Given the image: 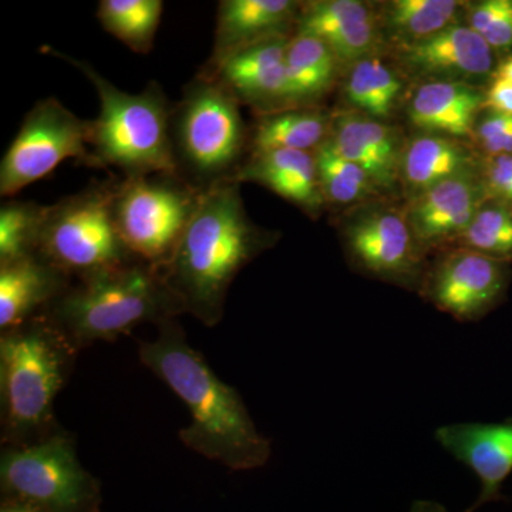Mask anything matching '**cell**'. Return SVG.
Masks as SVG:
<instances>
[{
  "label": "cell",
  "instance_id": "cell-1",
  "mask_svg": "<svg viewBox=\"0 0 512 512\" xmlns=\"http://www.w3.org/2000/svg\"><path fill=\"white\" fill-rule=\"evenodd\" d=\"M158 326L157 339L140 342L141 363L187 406L191 423L178 433L185 446L235 471L264 467L271 441L256 429L244 400L218 379L175 319Z\"/></svg>",
  "mask_w": 512,
  "mask_h": 512
},
{
  "label": "cell",
  "instance_id": "cell-2",
  "mask_svg": "<svg viewBox=\"0 0 512 512\" xmlns=\"http://www.w3.org/2000/svg\"><path fill=\"white\" fill-rule=\"evenodd\" d=\"M239 185L225 183L202 194L173 258L160 271L184 313L208 328L221 322L238 272L266 245L249 221Z\"/></svg>",
  "mask_w": 512,
  "mask_h": 512
},
{
  "label": "cell",
  "instance_id": "cell-3",
  "mask_svg": "<svg viewBox=\"0 0 512 512\" xmlns=\"http://www.w3.org/2000/svg\"><path fill=\"white\" fill-rule=\"evenodd\" d=\"M42 52L76 67L99 96V116L90 120L86 167L114 170V175L124 180L175 174L170 138L173 103L160 84L150 82L141 93L123 92L89 62L52 47H45Z\"/></svg>",
  "mask_w": 512,
  "mask_h": 512
},
{
  "label": "cell",
  "instance_id": "cell-4",
  "mask_svg": "<svg viewBox=\"0 0 512 512\" xmlns=\"http://www.w3.org/2000/svg\"><path fill=\"white\" fill-rule=\"evenodd\" d=\"M183 313L163 274L146 262L133 261L77 279L43 315L79 349L128 335L141 323L160 325Z\"/></svg>",
  "mask_w": 512,
  "mask_h": 512
},
{
  "label": "cell",
  "instance_id": "cell-5",
  "mask_svg": "<svg viewBox=\"0 0 512 512\" xmlns=\"http://www.w3.org/2000/svg\"><path fill=\"white\" fill-rule=\"evenodd\" d=\"M73 343L46 315L6 330L0 339L3 430L28 444L53 419V404L72 370Z\"/></svg>",
  "mask_w": 512,
  "mask_h": 512
},
{
  "label": "cell",
  "instance_id": "cell-6",
  "mask_svg": "<svg viewBox=\"0 0 512 512\" xmlns=\"http://www.w3.org/2000/svg\"><path fill=\"white\" fill-rule=\"evenodd\" d=\"M241 106L220 83L200 73L185 84L170 120L175 174L198 191L237 183L249 137Z\"/></svg>",
  "mask_w": 512,
  "mask_h": 512
},
{
  "label": "cell",
  "instance_id": "cell-7",
  "mask_svg": "<svg viewBox=\"0 0 512 512\" xmlns=\"http://www.w3.org/2000/svg\"><path fill=\"white\" fill-rule=\"evenodd\" d=\"M119 180L113 174L47 205L37 252L77 279L138 261L124 244L114 218Z\"/></svg>",
  "mask_w": 512,
  "mask_h": 512
},
{
  "label": "cell",
  "instance_id": "cell-8",
  "mask_svg": "<svg viewBox=\"0 0 512 512\" xmlns=\"http://www.w3.org/2000/svg\"><path fill=\"white\" fill-rule=\"evenodd\" d=\"M0 483L3 498L42 512H99V481L63 433L3 450Z\"/></svg>",
  "mask_w": 512,
  "mask_h": 512
},
{
  "label": "cell",
  "instance_id": "cell-9",
  "mask_svg": "<svg viewBox=\"0 0 512 512\" xmlns=\"http://www.w3.org/2000/svg\"><path fill=\"white\" fill-rule=\"evenodd\" d=\"M204 192L177 174L120 178L113 210L131 255L161 271L173 258Z\"/></svg>",
  "mask_w": 512,
  "mask_h": 512
},
{
  "label": "cell",
  "instance_id": "cell-10",
  "mask_svg": "<svg viewBox=\"0 0 512 512\" xmlns=\"http://www.w3.org/2000/svg\"><path fill=\"white\" fill-rule=\"evenodd\" d=\"M90 120L64 107L56 97L37 101L0 163V195L15 197L43 180L63 161H89Z\"/></svg>",
  "mask_w": 512,
  "mask_h": 512
},
{
  "label": "cell",
  "instance_id": "cell-11",
  "mask_svg": "<svg viewBox=\"0 0 512 512\" xmlns=\"http://www.w3.org/2000/svg\"><path fill=\"white\" fill-rule=\"evenodd\" d=\"M508 279L505 262L464 248L441 259L424 292L441 311L458 320H476L501 301Z\"/></svg>",
  "mask_w": 512,
  "mask_h": 512
},
{
  "label": "cell",
  "instance_id": "cell-12",
  "mask_svg": "<svg viewBox=\"0 0 512 512\" xmlns=\"http://www.w3.org/2000/svg\"><path fill=\"white\" fill-rule=\"evenodd\" d=\"M302 6L291 0H221L210 59L200 74L210 76L229 57L274 37L289 36Z\"/></svg>",
  "mask_w": 512,
  "mask_h": 512
},
{
  "label": "cell",
  "instance_id": "cell-13",
  "mask_svg": "<svg viewBox=\"0 0 512 512\" xmlns=\"http://www.w3.org/2000/svg\"><path fill=\"white\" fill-rule=\"evenodd\" d=\"M441 447L480 478L481 493L466 512L503 498L501 488L512 473V419L504 423H456L436 430Z\"/></svg>",
  "mask_w": 512,
  "mask_h": 512
},
{
  "label": "cell",
  "instance_id": "cell-14",
  "mask_svg": "<svg viewBox=\"0 0 512 512\" xmlns=\"http://www.w3.org/2000/svg\"><path fill=\"white\" fill-rule=\"evenodd\" d=\"M289 40L291 36L274 37L248 47L205 77L220 83L239 106L248 104L261 114L288 109L285 59Z\"/></svg>",
  "mask_w": 512,
  "mask_h": 512
},
{
  "label": "cell",
  "instance_id": "cell-15",
  "mask_svg": "<svg viewBox=\"0 0 512 512\" xmlns=\"http://www.w3.org/2000/svg\"><path fill=\"white\" fill-rule=\"evenodd\" d=\"M412 228L393 212H379L346 232L350 254L369 274L393 281H414L420 261L414 251Z\"/></svg>",
  "mask_w": 512,
  "mask_h": 512
},
{
  "label": "cell",
  "instance_id": "cell-16",
  "mask_svg": "<svg viewBox=\"0 0 512 512\" xmlns=\"http://www.w3.org/2000/svg\"><path fill=\"white\" fill-rule=\"evenodd\" d=\"M72 276L36 252L0 265V329L43 315L72 286Z\"/></svg>",
  "mask_w": 512,
  "mask_h": 512
},
{
  "label": "cell",
  "instance_id": "cell-17",
  "mask_svg": "<svg viewBox=\"0 0 512 512\" xmlns=\"http://www.w3.org/2000/svg\"><path fill=\"white\" fill-rule=\"evenodd\" d=\"M481 187L470 171L421 192L410 210V228L420 241L463 234L480 211Z\"/></svg>",
  "mask_w": 512,
  "mask_h": 512
},
{
  "label": "cell",
  "instance_id": "cell-18",
  "mask_svg": "<svg viewBox=\"0 0 512 512\" xmlns=\"http://www.w3.org/2000/svg\"><path fill=\"white\" fill-rule=\"evenodd\" d=\"M237 183H258L299 205L318 210L323 202L318 164L311 151L271 150L252 153L241 168Z\"/></svg>",
  "mask_w": 512,
  "mask_h": 512
},
{
  "label": "cell",
  "instance_id": "cell-19",
  "mask_svg": "<svg viewBox=\"0 0 512 512\" xmlns=\"http://www.w3.org/2000/svg\"><path fill=\"white\" fill-rule=\"evenodd\" d=\"M330 141L369 175L373 185L392 187L399 173V144L392 128L359 116H343L336 121Z\"/></svg>",
  "mask_w": 512,
  "mask_h": 512
},
{
  "label": "cell",
  "instance_id": "cell-20",
  "mask_svg": "<svg viewBox=\"0 0 512 512\" xmlns=\"http://www.w3.org/2000/svg\"><path fill=\"white\" fill-rule=\"evenodd\" d=\"M404 55L412 66L426 72L485 74L493 67V49L470 26H448L410 43Z\"/></svg>",
  "mask_w": 512,
  "mask_h": 512
},
{
  "label": "cell",
  "instance_id": "cell-21",
  "mask_svg": "<svg viewBox=\"0 0 512 512\" xmlns=\"http://www.w3.org/2000/svg\"><path fill=\"white\" fill-rule=\"evenodd\" d=\"M484 96L463 83L424 84L410 103V119L426 130L443 131L451 136H467Z\"/></svg>",
  "mask_w": 512,
  "mask_h": 512
},
{
  "label": "cell",
  "instance_id": "cell-22",
  "mask_svg": "<svg viewBox=\"0 0 512 512\" xmlns=\"http://www.w3.org/2000/svg\"><path fill=\"white\" fill-rule=\"evenodd\" d=\"M336 62L332 50L318 37L293 35L285 59L288 109L319 99L333 82Z\"/></svg>",
  "mask_w": 512,
  "mask_h": 512
},
{
  "label": "cell",
  "instance_id": "cell-23",
  "mask_svg": "<svg viewBox=\"0 0 512 512\" xmlns=\"http://www.w3.org/2000/svg\"><path fill=\"white\" fill-rule=\"evenodd\" d=\"M328 117L318 110L292 107L261 114L249 136L252 153L271 150L311 151L328 140Z\"/></svg>",
  "mask_w": 512,
  "mask_h": 512
},
{
  "label": "cell",
  "instance_id": "cell-24",
  "mask_svg": "<svg viewBox=\"0 0 512 512\" xmlns=\"http://www.w3.org/2000/svg\"><path fill=\"white\" fill-rule=\"evenodd\" d=\"M161 0H100L97 20L101 28L138 55H148L156 43L163 15Z\"/></svg>",
  "mask_w": 512,
  "mask_h": 512
},
{
  "label": "cell",
  "instance_id": "cell-25",
  "mask_svg": "<svg viewBox=\"0 0 512 512\" xmlns=\"http://www.w3.org/2000/svg\"><path fill=\"white\" fill-rule=\"evenodd\" d=\"M470 153L446 137L424 136L410 144L404 157V175L413 188L424 192L448 178L468 173Z\"/></svg>",
  "mask_w": 512,
  "mask_h": 512
},
{
  "label": "cell",
  "instance_id": "cell-26",
  "mask_svg": "<svg viewBox=\"0 0 512 512\" xmlns=\"http://www.w3.org/2000/svg\"><path fill=\"white\" fill-rule=\"evenodd\" d=\"M47 205L9 200L0 207V265L39 251Z\"/></svg>",
  "mask_w": 512,
  "mask_h": 512
},
{
  "label": "cell",
  "instance_id": "cell-27",
  "mask_svg": "<svg viewBox=\"0 0 512 512\" xmlns=\"http://www.w3.org/2000/svg\"><path fill=\"white\" fill-rule=\"evenodd\" d=\"M402 82L376 59H363L353 67L346 97L370 116L386 117L399 96Z\"/></svg>",
  "mask_w": 512,
  "mask_h": 512
},
{
  "label": "cell",
  "instance_id": "cell-28",
  "mask_svg": "<svg viewBox=\"0 0 512 512\" xmlns=\"http://www.w3.org/2000/svg\"><path fill=\"white\" fill-rule=\"evenodd\" d=\"M315 158L323 200L328 198L339 204H349L372 191L369 175L359 165L343 157L330 138L316 148Z\"/></svg>",
  "mask_w": 512,
  "mask_h": 512
},
{
  "label": "cell",
  "instance_id": "cell-29",
  "mask_svg": "<svg viewBox=\"0 0 512 512\" xmlns=\"http://www.w3.org/2000/svg\"><path fill=\"white\" fill-rule=\"evenodd\" d=\"M460 5L454 0H397L390 6L389 22L397 33L419 42L448 28Z\"/></svg>",
  "mask_w": 512,
  "mask_h": 512
},
{
  "label": "cell",
  "instance_id": "cell-30",
  "mask_svg": "<svg viewBox=\"0 0 512 512\" xmlns=\"http://www.w3.org/2000/svg\"><path fill=\"white\" fill-rule=\"evenodd\" d=\"M370 18L366 6L356 0L312 2L305 8L302 6L295 35L318 37L326 43Z\"/></svg>",
  "mask_w": 512,
  "mask_h": 512
},
{
  "label": "cell",
  "instance_id": "cell-31",
  "mask_svg": "<svg viewBox=\"0 0 512 512\" xmlns=\"http://www.w3.org/2000/svg\"><path fill=\"white\" fill-rule=\"evenodd\" d=\"M461 237L468 249L505 262L512 258V212L500 205L480 208Z\"/></svg>",
  "mask_w": 512,
  "mask_h": 512
},
{
  "label": "cell",
  "instance_id": "cell-32",
  "mask_svg": "<svg viewBox=\"0 0 512 512\" xmlns=\"http://www.w3.org/2000/svg\"><path fill=\"white\" fill-rule=\"evenodd\" d=\"M470 28L483 36L491 49L512 47V0H487L468 16Z\"/></svg>",
  "mask_w": 512,
  "mask_h": 512
},
{
  "label": "cell",
  "instance_id": "cell-33",
  "mask_svg": "<svg viewBox=\"0 0 512 512\" xmlns=\"http://www.w3.org/2000/svg\"><path fill=\"white\" fill-rule=\"evenodd\" d=\"M377 40V29L373 19L357 23L342 35L333 37L326 45L339 60H355L365 56Z\"/></svg>",
  "mask_w": 512,
  "mask_h": 512
},
{
  "label": "cell",
  "instance_id": "cell-34",
  "mask_svg": "<svg viewBox=\"0 0 512 512\" xmlns=\"http://www.w3.org/2000/svg\"><path fill=\"white\" fill-rule=\"evenodd\" d=\"M487 180L491 190H493L498 197L512 202L511 156L494 157V160L490 163V167H488Z\"/></svg>",
  "mask_w": 512,
  "mask_h": 512
},
{
  "label": "cell",
  "instance_id": "cell-35",
  "mask_svg": "<svg viewBox=\"0 0 512 512\" xmlns=\"http://www.w3.org/2000/svg\"><path fill=\"white\" fill-rule=\"evenodd\" d=\"M485 106L491 107L495 113L512 116V83L507 80H495L485 97Z\"/></svg>",
  "mask_w": 512,
  "mask_h": 512
},
{
  "label": "cell",
  "instance_id": "cell-36",
  "mask_svg": "<svg viewBox=\"0 0 512 512\" xmlns=\"http://www.w3.org/2000/svg\"><path fill=\"white\" fill-rule=\"evenodd\" d=\"M512 128V116L508 114L495 113L493 116L485 119L478 127L477 134L481 144L488 143L494 138L503 136L504 133Z\"/></svg>",
  "mask_w": 512,
  "mask_h": 512
},
{
  "label": "cell",
  "instance_id": "cell-37",
  "mask_svg": "<svg viewBox=\"0 0 512 512\" xmlns=\"http://www.w3.org/2000/svg\"><path fill=\"white\" fill-rule=\"evenodd\" d=\"M410 512H448L444 505L436 503V501L417 500L412 505Z\"/></svg>",
  "mask_w": 512,
  "mask_h": 512
},
{
  "label": "cell",
  "instance_id": "cell-38",
  "mask_svg": "<svg viewBox=\"0 0 512 512\" xmlns=\"http://www.w3.org/2000/svg\"><path fill=\"white\" fill-rule=\"evenodd\" d=\"M0 512H42V511H39V510H36V508L30 507V505L19 503V501L6 500V498H3L2 504H0Z\"/></svg>",
  "mask_w": 512,
  "mask_h": 512
},
{
  "label": "cell",
  "instance_id": "cell-39",
  "mask_svg": "<svg viewBox=\"0 0 512 512\" xmlns=\"http://www.w3.org/2000/svg\"><path fill=\"white\" fill-rule=\"evenodd\" d=\"M497 79L507 80V82L512 83V59L501 64L500 69H498Z\"/></svg>",
  "mask_w": 512,
  "mask_h": 512
}]
</instances>
